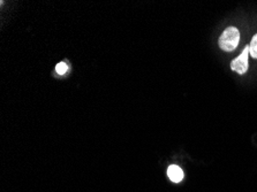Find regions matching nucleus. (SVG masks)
<instances>
[{"label": "nucleus", "mask_w": 257, "mask_h": 192, "mask_svg": "<svg viewBox=\"0 0 257 192\" xmlns=\"http://www.w3.org/2000/svg\"><path fill=\"white\" fill-rule=\"evenodd\" d=\"M249 54L254 59H257V34L252 37L250 45H249Z\"/></svg>", "instance_id": "obj_4"}, {"label": "nucleus", "mask_w": 257, "mask_h": 192, "mask_svg": "<svg viewBox=\"0 0 257 192\" xmlns=\"http://www.w3.org/2000/svg\"><path fill=\"white\" fill-rule=\"evenodd\" d=\"M239 41H240L239 30L234 28V27H228L219 38V46L221 50L226 51V52H232V51H234L237 48V45H239Z\"/></svg>", "instance_id": "obj_1"}, {"label": "nucleus", "mask_w": 257, "mask_h": 192, "mask_svg": "<svg viewBox=\"0 0 257 192\" xmlns=\"http://www.w3.org/2000/svg\"><path fill=\"white\" fill-rule=\"evenodd\" d=\"M248 56H249V45L243 49L242 53L232 61L231 68L237 74H244L248 70Z\"/></svg>", "instance_id": "obj_2"}, {"label": "nucleus", "mask_w": 257, "mask_h": 192, "mask_svg": "<svg viewBox=\"0 0 257 192\" xmlns=\"http://www.w3.org/2000/svg\"><path fill=\"white\" fill-rule=\"evenodd\" d=\"M167 176H169V178L172 182L179 183L182 181V178H184V171H182V169L179 166L172 164V166H170L169 169H167Z\"/></svg>", "instance_id": "obj_3"}, {"label": "nucleus", "mask_w": 257, "mask_h": 192, "mask_svg": "<svg viewBox=\"0 0 257 192\" xmlns=\"http://www.w3.org/2000/svg\"><path fill=\"white\" fill-rule=\"evenodd\" d=\"M68 70V66L66 62H59V64L57 65L56 67V72L59 74V75H64V74H66V72Z\"/></svg>", "instance_id": "obj_5"}]
</instances>
